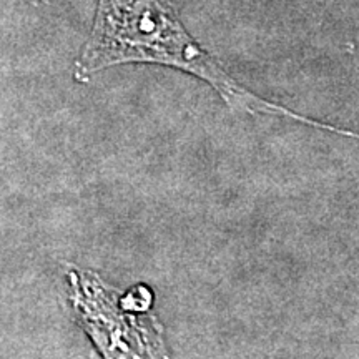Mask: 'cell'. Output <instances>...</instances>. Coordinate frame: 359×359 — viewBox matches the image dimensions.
<instances>
[{
    "label": "cell",
    "mask_w": 359,
    "mask_h": 359,
    "mask_svg": "<svg viewBox=\"0 0 359 359\" xmlns=\"http://www.w3.org/2000/svg\"><path fill=\"white\" fill-rule=\"evenodd\" d=\"M122 64H156L185 70L212 85L231 109L288 116L321 130L353 135L263 100L241 87L187 32L168 0H98L92 34L75 64V79L87 82L97 72Z\"/></svg>",
    "instance_id": "obj_1"
},
{
    "label": "cell",
    "mask_w": 359,
    "mask_h": 359,
    "mask_svg": "<svg viewBox=\"0 0 359 359\" xmlns=\"http://www.w3.org/2000/svg\"><path fill=\"white\" fill-rule=\"evenodd\" d=\"M72 303L105 359H172L163 327L150 313L154 294L135 286L118 298L90 271L69 269Z\"/></svg>",
    "instance_id": "obj_2"
}]
</instances>
